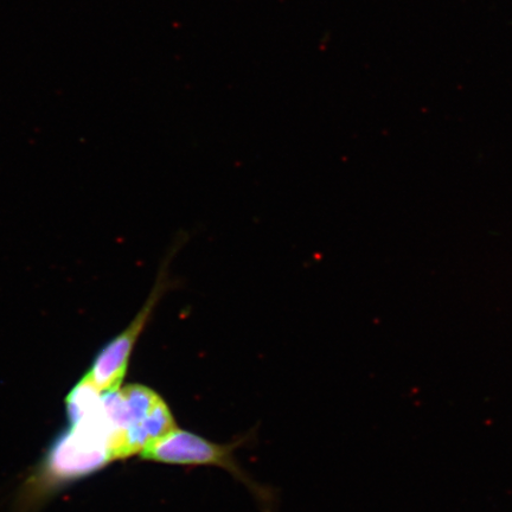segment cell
<instances>
[{
  "mask_svg": "<svg viewBox=\"0 0 512 512\" xmlns=\"http://www.w3.org/2000/svg\"><path fill=\"white\" fill-rule=\"evenodd\" d=\"M235 448L236 445L215 444L201 435L176 427L146 447L140 456L163 464L219 466L248 484L245 472L240 469L234 458Z\"/></svg>",
  "mask_w": 512,
  "mask_h": 512,
  "instance_id": "obj_2",
  "label": "cell"
},
{
  "mask_svg": "<svg viewBox=\"0 0 512 512\" xmlns=\"http://www.w3.org/2000/svg\"><path fill=\"white\" fill-rule=\"evenodd\" d=\"M110 462L111 453L104 440L72 428L51 450L49 467L56 477L74 478L89 475Z\"/></svg>",
  "mask_w": 512,
  "mask_h": 512,
  "instance_id": "obj_4",
  "label": "cell"
},
{
  "mask_svg": "<svg viewBox=\"0 0 512 512\" xmlns=\"http://www.w3.org/2000/svg\"><path fill=\"white\" fill-rule=\"evenodd\" d=\"M165 275L158 278L155 288L142 311L138 313L128 328L108 343L100 354L96 356L91 370L86 375L101 393L112 392L121 387L125 379L128 363L138 337L142 334L153 310L165 291Z\"/></svg>",
  "mask_w": 512,
  "mask_h": 512,
  "instance_id": "obj_3",
  "label": "cell"
},
{
  "mask_svg": "<svg viewBox=\"0 0 512 512\" xmlns=\"http://www.w3.org/2000/svg\"><path fill=\"white\" fill-rule=\"evenodd\" d=\"M102 409L111 428L112 460L142 453L177 427L166 402L140 384L102 393Z\"/></svg>",
  "mask_w": 512,
  "mask_h": 512,
  "instance_id": "obj_1",
  "label": "cell"
}]
</instances>
